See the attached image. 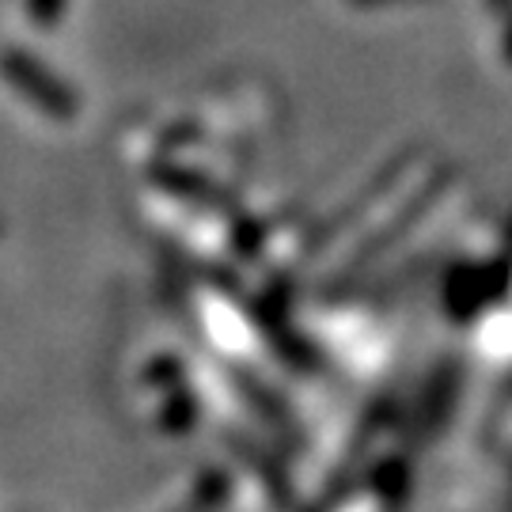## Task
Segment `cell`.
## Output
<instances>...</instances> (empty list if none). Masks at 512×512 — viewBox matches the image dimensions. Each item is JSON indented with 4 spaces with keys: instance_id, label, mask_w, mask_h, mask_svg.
Masks as SVG:
<instances>
[{
    "instance_id": "obj_1",
    "label": "cell",
    "mask_w": 512,
    "mask_h": 512,
    "mask_svg": "<svg viewBox=\"0 0 512 512\" xmlns=\"http://www.w3.org/2000/svg\"><path fill=\"white\" fill-rule=\"evenodd\" d=\"M0 69L8 73V80L16 84L19 92L27 95V99H35L42 110H50L54 118H73L76 114V95L69 92L61 80H54L50 69H42V65L31 61L27 54H19V50L4 54L0 57Z\"/></svg>"
}]
</instances>
